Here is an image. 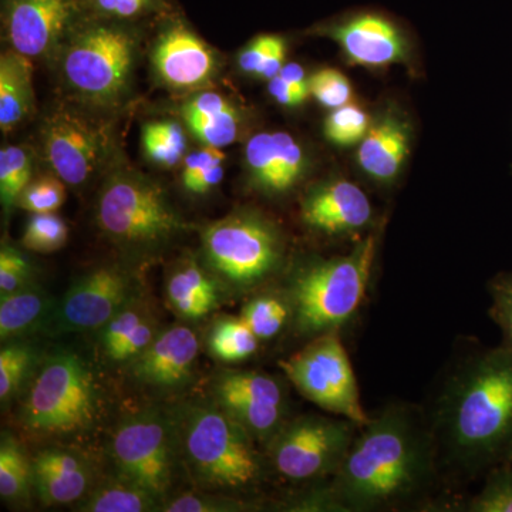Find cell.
Instances as JSON below:
<instances>
[{"label": "cell", "instance_id": "obj_8", "mask_svg": "<svg viewBox=\"0 0 512 512\" xmlns=\"http://www.w3.org/2000/svg\"><path fill=\"white\" fill-rule=\"evenodd\" d=\"M205 261L234 289H249L274 274L284 255L279 229L264 215L237 211L202 232Z\"/></svg>", "mask_w": 512, "mask_h": 512}, {"label": "cell", "instance_id": "obj_49", "mask_svg": "<svg viewBox=\"0 0 512 512\" xmlns=\"http://www.w3.org/2000/svg\"><path fill=\"white\" fill-rule=\"evenodd\" d=\"M510 450H511L510 457L512 458V444H511V448H510Z\"/></svg>", "mask_w": 512, "mask_h": 512}, {"label": "cell", "instance_id": "obj_9", "mask_svg": "<svg viewBox=\"0 0 512 512\" xmlns=\"http://www.w3.org/2000/svg\"><path fill=\"white\" fill-rule=\"evenodd\" d=\"M279 365L296 390L325 412L359 427L372 419L363 409L355 372L338 332L315 336Z\"/></svg>", "mask_w": 512, "mask_h": 512}, {"label": "cell", "instance_id": "obj_40", "mask_svg": "<svg viewBox=\"0 0 512 512\" xmlns=\"http://www.w3.org/2000/svg\"><path fill=\"white\" fill-rule=\"evenodd\" d=\"M474 512H512V468L495 471L470 504Z\"/></svg>", "mask_w": 512, "mask_h": 512}, {"label": "cell", "instance_id": "obj_16", "mask_svg": "<svg viewBox=\"0 0 512 512\" xmlns=\"http://www.w3.org/2000/svg\"><path fill=\"white\" fill-rule=\"evenodd\" d=\"M151 60L158 77L174 89L204 86L217 69L207 43L180 20L170 22L157 37Z\"/></svg>", "mask_w": 512, "mask_h": 512}, {"label": "cell", "instance_id": "obj_42", "mask_svg": "<svg viewBox=\"0 0 512 512\" xmlns=\"http://www.w3.org/2000/svg\"><path fill=\"white\" fill-rule=\"evenodd\" d=\"M244 503L228 497L208 494H184L163 504L161 511L167 512H229L245 510Z\"/></svg>", "mask_w": 512, "mask_h": 512}, {"label": "cell", "instance_id": "obj_10", "mask_svg": "<svg viewBox=\"0 0 512 512\" xmlns=\"http://www.w3.org/2000/svg\"><path fill=\"white\" fill-rule=\"evenodd\" d=\"M348 419L306 416L285 421L269 440L271 461L281 476L293 481L335 474L356 437Z\"/></svg>", "mask_w": 512, "mask_h": 512}, {"label": "cell", "instance_id": "obj_22", "mask_svg": "<svg viewBox=\"0 0 512 512\" xmlns=\"http://www.w3.org/2000/svg\"><path fill=\"white\" fill-rule=\"evenodd\" d=\"M32 466L37 494L47 505L76 503L89 488V467L70 451L47 448L33 458Z\"/></svg>", "mask_w": 512, "mask_h": 512}, {"label": "cell", "instance_id": "obj_21", "mask_svg": "<svg viewBox=\"0 0 512 512\" xmlns=\"http://www.w3.org/2000/svg\"><path fill=\"white\" fill-rule=\"evenodd\" d=\"M410 128L396 113H387L370 126L360 141L357 161L373 180L390 183L409 154Z\"/></svg>", "mask_w": 512, "mask_h": 512}, {"label": "cell", "instance_id": "obj_48", "mask_svg": "<svg viewBox=\"0 0 512 512\" xmlns=\"http://www.w3.org/2000/svg\"><path fill=\"white\" fill-rule=\"evenodd\" d=\"M278 76H281L286 83L291 84L292 87L306 94V96L311 94V90H309V79L306 77L305 70H303L299 64H285L284 69L281 70Z\"/></svg>", "mask_w": 512, "mask_h": 512}, {"label": "cell", "instance_id": "obj_24", "mask_svg": "<svg viewBox=\"0 0 512 512\" xmlns=\"http://www.w3.org/2000/svg\"><path fill=\"white\" fill-rule=\"evenodd\" d=\"M165 293L175 315L185 320L204 318L220 302L217 281L191 259L180 262L171 271Z\"/></svg>", "mask_w": 512, "mask_h": 512}, {"label": "cell", "instance_id": "obj_41", "mask_svg": "<svg viewBox=\"0 0 512 512\" xmlns=\"http://www.w3.org/2000/svg\"><path fill=\"white\" fill-rule=\"evenodd\" d=\"M32 284V265L18 249L3 245L0 251V296Z\"/></svg>", "mask_w": 512, "mask_h": 512}, {"label": "cell", "instance_id": "obj_30", "mask_svg": "<svg viewBox=\"0 0 512 512\" xmlns=\"http://www.w3.org/2000/svg\"><path fill=\"white\" fill-rule=\"evenodd\" d=\"M33 481L32 461L10 436H2L0 443V495L9 503L26 500Z\"/></svg>", "mask_w": 512, "mask_h": 512}, {"label": "cell", "instance_id": "obj_4", "mask_svg": "<svg viewBox=\"0 0 512 512\" xmlns=\"http://www.w3.org/2000/svg\"><path fill=\"white\" fill-rule=\"evenodd\" d=\"M175 427L188 473L204 490H247L261 480L254 439L220 406L185 407Z\"/></svg>", "mask_w": 512, "mask_h": 512}, {"label": "cell", "instance_id": "obj_34", "mask_svg": "<svg viewBox=\"0 0 512 512\" xmlns=\"http://www.w3.org/2000/svg\"><path fill=\"white\" fill-rule=\"evenodd\" d=\"M77 5L84 18L114 22L146 18L168 9L167 0H77Z\"/></svg>", "mask_w": 512, "mask_h": 512}, {"label": "cell", "instance_id": "obj_45", "mask_svg": "<svg viewBox=\"0 0 512 512\" xmlns=\"http://www.w3.org/2000/svg\"><path fill=\"white\" fill-rule=\"evenodd\" d=\"M493 293V315L504 330L512 348V278L498 281L491 289Z\"/></svg>", "mask_w": 512, "mask_h": 512}, {"label": "cell", "instance_id": "obj_32", "mask_svg": "<svg viewBox=\"0 0 512 512\" xmlns=\"http://www.w3.org/2000/svg\"><path fill=\"white\" fill-rule=\"evenodd\" d=\"M146 156L161 167H174L183 160L187 138L180 124L174 121H153L143 128Z\"/></svg>", "mask_w": 512, "mask_h": 512}, {"label": "cell", "instance_id": "obj_38", "mask_svg": "<svg viewBox=\"0 0 512 512\" xmlns=\"http://www.w3.org/2000/svg\"><path fill=\"white\" fill-rule=\"evenodd\" d=\"M66 201V188L57 175L35 178L20 194L18 205L30 214L56 212Z\"/></svg>", "mask_w": 512, "mask_h": 512}, {"label": "cell", "instance_id": "obj_17", "mask_svg": "<svg viewBox=\"0 0 512 512\" xmlns=\"http://www.w3.org/2000/svg\"><path fill=\"white\" fill-rule=\"evenodd\" d=\"M200 343L188 326H171L160 330L137 359L131 362V372L138 382L158 389H174L190 379Z\"/></svg>", "mask_w": 512, "mask_h": 512}, {"label": "cell", "instance_id": "obj_2", "mask_svg": "<svg viewBox=\"0 0 512 512\" xmlns=\"http://www.w3.org/2000/svg\"><path fill=\"white\" fill-rule=\"evenodd\" d=\"M446 433L463 460H484L512 439V348L464 370L446 407Z\"/></svg>", "mask_w": 512, "mask_h": 512}, {"label": "cell", "instance_id": "obj_14", "mask_svg": "<svg viewBox=\"0 0 512 512\" xmlns=\"http://www.w3.org/2000/svg\"><path fill=\"white\" fill-rule=\"evenodd\" d=\"M215 399L254 440L269 441L285 423V390L275 377L258 372L225 373Z\"/></svg>", "mask_w": 512, "mask_h": 512}, {"label": "cell", "instance_id": "obj_23", "mask_svg": "<svg viewBox=\"0 0 512 512\" xmlns=\"http://www.w3.org/2000/svg\"><path fill=\"white\" fill-rule=\"evenodd\" d=\"M158 333L160 328L153 312L137 298L101 329V346L113 362L131 363Z\"/></svg>", "mask_w": 512, "mask_h": 512}, {"label": "cell", "instance_id": "obj_29", "mask_svg": "<svg viewBox=\"0 0 512 512\" xmlns=\"http://www.w3.org/2000/svg\"><path fill=\"white\" fill-rule=\"evenodd\" d=\"M259 340L247 323L239 318L217 320L208 335V348L225 363L244 362L259 348Z\"/></svg>", "mask_w": 512, "mask_h": 512}, {"label": "cell", "instance_id": "obj_27", "mask_svg": "<svg viewBox=\"0 0 512 512\" xmlns=\"http://www.w3.org/2000/svg\"><path fill=\"white\" fill-rule=\"evenodd\" d=\"M163 501L153 493L120 476L94 488L80 504L84 512H147L160 510Z\"/></svg>", "mask_w": 512, "mask_h": 512}, {"label": "cell", "instance_id": "obj_31", "mask_svg": "<svg viewBox=\"0 0 512 512\" xmlns=\"http://www.w3.org/2000/svg\"><path fill=\"white\" fill-rule=\"evenodd\" d=\"M239 316L262 342L276 338L288 325L292 312L286 295L261 293L242 308Z\"/></svg>", "mask_w": 512, "mask_h": 512}, {"label": "cell", "instance_id": "obj_35", "mask_svg": "<svg viewBox=\"0 0 512 512\" xmlns=\"http://www.w3.org/2000/svg\"><path fill=\"white\" fill-rule=\"evenodd\" d=\"M69 235L66 222L55 212L32 214L23 232L22 244L30 251L49 254L64 247Z\"/></svg>", "mask_w": 512, "mask_h": 512}, {"label": "cell", "instance_id": "obj_7", "mask_svg": "<svg viewBox=\"0 0 512 512\" xmlns=\"http://www.w3.org/2000/svg\"><path fill=\"white\" fill-rule=\"evenodd\" d=\"M89 366L73 352L55 353L43 363L25 402L26 430L46 436L82 433L97 419V394Z\"/></svg>", "mask_w": 512, "mask_h": 512}, {"label": "cell", "instance_id": "obj_47", "mask_svg": "<svg viewBox=\"0 0 512 512\" xmlns=\"http://www.w3.org/2000/svg\"><path fill=\"white\" fill-rule=\"evenodd\" d=\"M285 56H286V45L285 40L282 39L281 36L276 37V42L274 47H272L271 53H269L268 59L264 66H262L261 72H259L258 77L265 80L274 79V77L278 76L281 73V70L284 69L285 66Z\"/></svg>", "mask_w": 512, "mask_h": 512}, {"label": "cell", "instance_id": "obj_33", "mask_svg": "<svg viewBox=\"0 0 512 512\" xmlns=\"http://www.w3.org/2000/svg\"><path fill=\"white\" fill-rule=\"evenodd\" d=\"M33 157L28 147L8 146L0 151V200L6 211L18 205L20 194L32 181Z\"/></svg>", "mask_w": 512, "mask_h": 512}, {"label": "cell", "instance_id": "obj_15", "mask_svg": "<svg viewBox=\"0 0 512 512\" xmlns=\"http://www.w3.org/2000/svg\"><path fill=\"white\" fill-rule=\"evenodd\" d=\"M80 16L77 0H3L9 45L29 59L62 45Z\"/></svg>", "mask_w": 512, "mask_h": 512}, {"label": "cell", "instance_id": "obj_25", "mask_svg": "<svg viewBox=\"0 0 512 512\" xmlns=\"http://www.w3.org/2000/svg\"><path fill=\"white\" fill-rule=\"evenodd\" d=\"M35 109L33 66L29 57L9 49L0 57V128L5 133Z\"/></svg>", "mask_w": 512, "mask_h": 512}, {"label": "cell", "instance_id": "obj_3", "mask_svg": "<svg viewBox=\"0 0 512 512\" xmlns=\"http://www.w3.org/2000/svg\"><path fill=\"white\" fill-rule=\"evenodd\" d=\"M375 252V237H367L348 255L315 259L293 272L285 295L296 332L311 338L338 332L355 315L365 298Z\"/></svg>", "mask_w": 512, "mask_h": 512}, {"label": "cell", "instance_id": "obj_36", "mask_svg": "<svg viewBox=\"0 0 512 512\" xmlns=\"http://www.w3.org/2000/svg\"><path fill=\"white\" fill-rule=\"evenodd\" d=\"M33 362L30 346L12 343L0 352V400L8 403L25 383Z\"/></svg>", "mask_w": 512, "mask_h": 512}, {"label": "cell", "instance_id": "obj_12", "mask_svg": "<svg viewBox=\"0 0 512 512\" xmlns=\"http://www.w3.org/2000/svg\"><path fill=\"white\" fill-rule=\"evenodd\" d=\"M137 298L133 276L114 266H100L70 286L49 323L57 332L101 330Z\"/></svg>", "mask_w": 512, "mask_h": 512}, {"label": "cell", "instance_id": "obj_19", "mask_svg": "<svg viewBox=\"0 0 512 512\" xmlns=\"http://www.w3.org/2000/svg\"><path fill=\"white\" fill-rule=\"evenodd\" d=\"M245 163L256 188L268 194L292 190L305 174V151L288 133H259L245 148Z\"/></svg>", "mask_w": 512, "mask_h": 512}, {"label": "cell", "instance_id": "obj_39", "mask_svg": "<svg viewBox=\"0 0 512 512\" xmlns=\"http://www.w3.org/2000/svg\"><path fill=\"white\" fill-rule=\"evenodd\" d=\"M309 90L322 106L339 109L352 99V86L342 73L335 69H322L309 77Z\"/></svg>", "mask_w": 512, "mask_h": 512}, {"label": "cell", "instance_id": "obj_37", "mask_svg": "<svg viewBox=\"0 0 512 512\" xmlns=\"http://www.w3.org/2000/svg\"><path fill=\"white\" fill-rule=\"evenodd\" d=\"M370 128L369 116L353 104L339 107L329 114L325 123V134L338 146H353L365 138Z\"/></svg>", "mask_w": 512, "mask_h": 512}, {"label": "cell", "instance_id": "obj_46", "mask_svg": "<svg viewBox=\"0 0 512 512\" xmlns=\"http://www.w3.org/2000/svg\"><path fill=\"white\" fill-rule=\"evenodd\" d=\"M269 93L274 97L278 103L284 104V106L295 107L302 104L303 101L308 99L306 94L299 92L291 84L286 83L281 76H276L274 79L269 80Z\"/></svg>", "mask_w": 512, "mask_h": 512}, {"label": "cell", "instance_id": "obj_28", "mask_svg": "<svg viewBox=\"0 0 512 512\" xmlns=\"http://www.w3.org/2000/svg\"><path fill=\"white\" fill-rule=\"evenodd\" d=\"M181 116L194 137L204 146L227 147L238 138L241 117L229 101L202 104L195 109L181 111Z\"/></svg>", "mask_w": 512, "mask_h": 512}, {"label": "cell", "instance_id": "obj_44", "mask_svg": "<svg viewBox=\"0 0 512 512\" xmlns=\"http://www.w3.org/2000/svg\"><path fill=\"white\" fill-rule=\"evenodd\" d=\"M275 35H262L255 37L251 43L241 53H239L238 63L242 72L255 74L258 76L264 66L272 47L276 42Z\"/></svg>", "mask_w": 512, "mask_h": 512}, {"label": "cell", "instance_id": "obj_43", "mask_svg": "<svg viewBox=\"0 0 512 512\" xmlns=\"http://www.w3.org/2000/svg\"><path fill=\"white\" fill-rule=\"evenodd\" d=\"M225 156L221 148L207 147L194 151L184 161L183 184L190 188L202 174L207 173L215 165L224 163Z\"/></svg>", "mask_w": 512, "mask_h": 512}, {"label": "cell", "instance_id": "obj_11", "mask_svg": "<svg viewBox=\"0 0 512 512\" xmlns=\"http://www.w3.org/2000/svg\"><path fill=\"white\" fill-rule=\"evenodd\" d=\"M175 431L163 414L150 410L124 420L111 439L120 476L164 500L173 485Z\"/></svg>", "mask_w": 512, "mask_h": 512}, {"label": "cell", "instance_id": "obj_1", "mask_svg": "<svg viewBox=\"0 0 512 512\" xmlns=\"http://www.w3.org/2000/svg\"><path fill=\"white\" fill-rule=\"evenodd\" d=\"M430 464L429 439L417 420L392 407L360 427L335 473L330 497L346 511L394 507L419 490Z\"/></svg>", "mask_w": 512, "mask_h": 512}, {"label": "cell", "instance_id": "obj_13", "mask_svg": "<svg viewBox=\"0 0 512 512\" xmlns=\"http://www.w3.org/2000/svg\"><path fill=\"white\" fill-rule=\"evenodd\" d=\"M109 150L106 128L82 113L59 109L43 130V151L50 168L64 184L80 187L92 178Z\"/></svg>", "mask_w": 512, "mask_h": 512}, {"label": "cell", "instance_id": "obj_5", "mask_svg": "<svg viewBox=\"0 0 512 512\" xmlns=\"http://www.w3.org/2000/svg\"><path fill=\"white\" fill-rule=\"evenodd\" d=\"M121 23L80 16L64 39L60 72L87 103L111 106L127 92L137 36Z\"/></svg>", "mask_w": 512, "mask_h": 512}, {"label": "cell", "instance_id": "obj_18", "mask_svg": "<svg viewBox=\"0 0 512 512\" xmlns=\"http://www.w3.org/2000/svg\"><path fill=\"white\" fill-rule=\"evenodd\" d=\"M372 205L365 192L346 180L316 185L302 202V220L329 235L350 234L363 229L372 218Z\"/></svg>", "mask_w": 512, "mask_h": 512}, {"label": "cell", "instance_id": "obj_20", "mask_svg": "<svg viewBox=\"0 0 512 512\" xmlns=\"http://www.w3.org/2000/svg\"><path fill=\"white\" fill-rule=\"evenodd\" d=\"M328 35L339 43L353 63L383 67L404 62L407 46L402 33L379 15L365 13L330 26Z\"/></svg>", "mask_w": 512, "mask_h": 512}, {"label": "cell", "instance_id": "obj_6", "mask_svg": "<svg viewBox=\"0 0 512 512\" xmlns=\"http://www.w3.org/2000/svg\"><path fill=\"white\" fill-rule=\"evenodd\" d=\"M97 224L121 247L143 251L167 244L185 228L163 188L131 171H120L104 183Z\"/></svg>", "mask_w": 512, "mask_h": 512}, {"label": "cell", "instance_id": "obj_26", "mask_svg": "<svg viewBox=\"0 0 512 512\" xmlns=\"http://www.w3.org/2000/svg\"><path fill=\"white\" fill-rule=\"evenodd\" d=\"M55 311L52 298L39 286L30 284L0 298V339H16L47 325Z\"/></svg>", "mask_w": 512, "mask_h": 512}]
</instances>
